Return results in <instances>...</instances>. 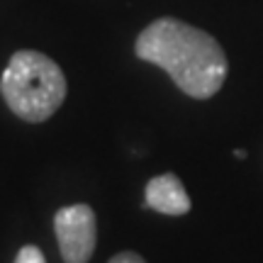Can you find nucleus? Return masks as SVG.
<instances>
[{
    "instance_id": "nucleus-1",
    "label": "nucleus",
    "mask_w": 263,
    "mask_h": 263,
    "mask_svg": "<svg viewBox=\"0 0 263 263\" xmlns=\"http://www.w3.org/2000/svg\"><path fill=\"white\" fill-rule=\"evenodd\" d=\"M134 54L163 68L180 90L195 100H207L227 81V54L210 32L178 17H159L139 32Z\"/></svg>"
},
{
    "instance_id": "nucleus-2",
    "label": "nucleus",
    "mask_w": 263,
    "mask_h": 263,
    "mask_svg": "<svg viewBox=\"0 0 263 263\" xmlns=\"http://www.w3.org/2000/svg\"><path fill=\"white\" fill-rule=\"evenodd\" d=\"M0 93L20 120L39 124L47 122L64 105L68 83L61 66L51 57L22 49L10 57L0 76Z\"/></svg>"
},
{
    "instance_id": "nucleus-3",
    "label": "nucleus",
    "mask_w": 263,
    "mask_h": 263,
    "mask_svg": "<svg viewBox=\"0 0 263 263\" xmlns=\"http://www.w3.org/2000/svg\"><path fill=\"white\" fill-rule=\"evenodd\" d=\"M59 251L64 263H88L98 244V219L90 205L76 202L54 215Z\"/></svg>"
},
{
    "instance_id": "nucleus-4",
    "label": "nucleus",
    "mask_w": 263,
    "mask_h": 263,
    "mask_svg": "<svg viewBox=\"0 0 263 263\" xmlns=\"http://www.w3.org/2000/svg\"><path fill=\"white\" fill-rule=\"evenodd\" d=\"M144 205L161 215L180 217L190 212V197L176 173H161L151 178L144 190Z\"/></svg>"
},
{
    "instance_id": "nucleus-5",
    "label": "nucleus",
    "mask_w": 263,
    "mask_h": 263,
    "mask_svg": "<svg viewBox=\"0 0 263 263\" xmlns=\"http://www.w3.org/2000/svg\"><path fill=\"white\" fill-rule=\"evenodd\" d=\"M15 263H47V258H44V254H42V249L27 244V246H22V249L17 251Z\"/></svg>"
},
{
    "instance_id": "nucleus-6",
    "label": "nucleus",
    "mask_w": 263,
    "mask_h": 263,
    "mask_svg": "<svg viewBox=\"0 0 263 263\" xmlns=\"http://www.w3.org/2000/svg\"><path fill=\"white\" fill-rule=\"evenodd\" d=\"M107 263H146V261H144L139 254H134V251H122V254L112 256Z\"/></svg>"
},
{
    "instance_id": "nucleus-7",
    "label": "nucleus",
    "mask_w": 263,
    "mask_h": 263,
    "mask_svg": "<svg viewBox=\"0 0 263 263\" xmlns=\"http://www.w3.org/2000/svg\"><path fill=\"white\" fill-rule=\"evenodd\" d=\"M234 156H236V159H246V151H244V149H236Z\"/></svg>"
}]
</instances>
